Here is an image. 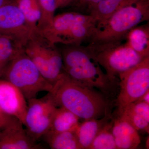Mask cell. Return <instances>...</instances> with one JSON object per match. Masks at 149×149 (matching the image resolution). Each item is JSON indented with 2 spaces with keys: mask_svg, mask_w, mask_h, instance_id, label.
I'll use <instances>...</instances> for the list:
<instances>
[{
  "mask_svg": "<svg viewBox=\"0 0 149 149\" xmlns=\"http://www.w3.org/2000/svg\"><path fill=\"white\" fill-rule=\"evenodd\" d=\"M49 93L56 107L65 108L80 119H98L110 114L111 102L97 90L71 80L64 72Z\"/></svg>",
  "mask_w": 149,
  "mask_h": 149,
  "instance_id": "1",
  "label": "cell"
},
{
  "mask_svg": "<svg viewBox=\"0 0 149 149\" xmlns=\"http://www.w3.org/2000/svg\"><path fill=\"white\" fill-rule=\"evenodd\" d=\"M63 70L73 81L93 88L111 102L119 82L111 80L86 46L64 45L60 49Z\"/></svg>",
  "mask_w": 149,
  "mask_h": 149,
  "instance_id": "2",
  "label": "cell"
},
{
  "mask_svg": "<svg viewBox=\"0 0 149 149\" xmlns=\"http://www.w3.org/2000/svg\"><path fill=\"white\" fill-rule=\"evenodd\" d=\"M149 0H132L100 24H97L88 43H103L124 40L129 31L149 22Z\"/></svg>",
  "mask_w": 149,
  "mask_h": 149,
  "instance_id": "3",
  "label": "cell"
},
{
  "mask_svg": "<svg viewBox=\"0 0 149 149\" xmlns=\"http://www.w3.org/2000/svg\"><path fill=\"white\" fill-rule=\"evenodd\" d=\"M97 24L90 15L67 12L55 15L52 24L39 31L56 45H81L89 42Z\"/></svg>",
  "mask_w": 149,
  "mask_h": 149,
  "instance_id": "4",
  "label": "cell"
},
{
  "mask_svg": "<svg viewBox=\"0 0 149 149\" xmlns=\"http://www.w3.org/2000/svg\"><path fill=\"white\" fill-rule=\"evenodd\" d=\"M111 80L119 82L118 75L139 63L144 58L125 42V39L103 43H88L85 46Z\"/></svg>",
  "mask_w": 149,
  "mask_h": 149,
  "instance_id": "5",
  "label": "cell"
},
{
  "mask_svg": "<svg viewBox=\"0 0 149 149\" xmlns=\"http://www.w3.org/2000/svg\"><path fill=\"white\" fill-rule=\"evenodd\" d=\"M1 77L18 88L27 100L36 98L42 91L49 93L53 87L43 77L24 50L8 65Z\"/></svg>",
  "mask_w": 149,
  "mask_h": 149,
  "instance_id": "6",
  "label": "cell"
},
{
  "mask_svg": "<svg viewBox=\"0 0 149 149\" xmlns=\"http://www.w3.org/2000/svg\"><path fill=\"white\" fill-rule=\"evenodd\" d=\"M24 50L43 77L53 86L64 72L60 49L37 29L32 32Z\"/></svg>",
  "mask_w": 149,
  "mask_h": 149,
  "instance_id": "7",
  "label": "cell"
},
{
  "mask_svg": "<svg viewBox=\"0 0 149 149\" xmlns=\"http://www.w3.org/2000/svg\"><path fill=\"white\" fill-rule=\"evenodd\" d=\"M118 110L136 101L149 90V56L118 75Z\"/></svg>",
  "mask_w": 149,
  "mask_h": 149,
  "instance_id": "8",
  "label": "cell"
},
{
  "mask_svg": "<svg viewBox=\"0 0 149 149\" xmlns=\"http://www.w3.org/2000/svg\"><path fill=\"white\" fill-rule=\"evenodd\" d=\"M27 101L24 125L28 135L36 142L49 130L57 107L49 93L41 98Z\"/></svg>",
  "mask_w": 149,
  "mask_h": 149,
  "instance_id": "9",
  "label": "cell"
},
{
  "mask_svg": "<svg viewBox=\"0 0 149 149\" xmlns=\"http://www.w3.org/2000/svg\"><path fill=\"white\" fill-rule=\"evenodd\" d=\"M34 30L13 0L0 7V34L10 37L24 48Z\"/></svg>",
  "mask_w": 149,
  "mask_h": 149,
  "instance_id": "10",
  "label": "cell"
},
{
  "mask_svg": "<svg viewBox=\"0 0 149 149\" xmlns=\"http://www.w3.org/2000/svg\"><path fill=\"white\" fill-rule=\"evenodd\" d=\"M26 100L18 88L0 78V107L3 112L16 118L23 125L27 108Z\"/></svg>",
  "mask_w": 149,
  "mask_h": 149,
  "instance_id": "11",
  "label": "cell"
},
{
  "mask_svg": "<svg viewBox=\"0 0 149 149\" xmlns=\"http://www.w3.org/2000/svg\"><path fill=\"white\" fill-rule=\"evenodd\" d=\"M18 119L13 120L0 129V149H40L32 140Z\"/></svg>",
  "mask_w": 149,
  "mask_h": 149,
  "instance_id": "12",
  "label": "cell"
},
{
  "mask_svg": "<svg viewBox=\"0 0 149 149\" xmlns=\"http://www.w3.org/2000/svg\"><path fill=\"white\" fill-rule=\"evenodd\" d=\"M111 132L118 149H136L141 143L137 130L119 116L113 120Z\"/></svg>",
  "mask_w": 149,
  "mask_h": 149,
  "instance_id": "13",
  "label": "cell"
},
{
  "mask_svg": "<svg viewBox=\"0 0 149 149\" xmlns=\"http://www.w3.org/2000/svg\"><path fill=\"white\" fill-rule=\"evenodd\" d=\"M111 118V114L102 118L84 120L80 123L76 130L77 140L81 149H88L99 132Z\"/></svg>",
  "mask_w": 149,
  "mask_h": 149,
  "instance_id": "14",
  "label": "cell"
},
{
  "mask_svg": "<svg viewBox=\"0 0 149 149\" xmlns=\"http://www.w3.org/2000/svg\"><path fill=\"white\" fill-rule=\"evenodd\" d=\"M125 42L133 50L146 58L149 56V22L138 25L127 33Z\"/></svg>",
  "mask_w": 149,
  "mask_h": 149,
  "instance_id": "15",
  "label": "cell"
},
{
  "mask_svg": "<svg viewBox=\"0 0 149 149\" xmlns=\"http://www.w3.org/2000/svg\"><path fill=\"white\" fill-rule=\"evenodd\" d=\"M80 118L68 110L57 107L54 114L50 128L47 133H57L75 130Z\"/></svg>",
  "mask_w": 149,
  "mask_h": 149,
  "instance_id": "16",
  "label": "cell"
},
{
  "mask_svg": "<svg viewBox=\"0 0 149 149\" xmlns=\"http://www.w3.org/2000/svg\"><path fill=\"white\" fill-rule=\"evenodd\" d=\"M76 130L57 133H47L42 137L51 149H81Z\"/></svg>",
  "mask_w": 149,
  "mask_h": 149,
  "instance_id": "17",
  "label": "cell"
},
{
  "mask_svg": "<svg viewBox=\"0 0 149 149\" xmlns=\"http://www.w3.org/2000/svg\"><path fill=\"white\" fill-rule=\"evenodd\" d=\"M132 0H101L91 10L97 24L102 23L112 15Z\"/></svg>",
  "mask_w": 149,
  "mask_h": 149,
  "instance_id": "18",
  "label": "cell"
},
{
  "mask_svg": "<svg viewBox=\"0 0 149 149\" xmlns=\"http://www.w3.org/2000/svg\"><path fill=\"white\" fill-rule=\"evenodd\" d=\"M23 50L10 37L0 34V77L8 65Z\"/></svg>",
  "mask_w": 149,
  "mask_h": 149,
  "instance_id": "19",
  "label": "cell"
},
{
  "mask_svg": "<svg viewBox=\"0 0 149 149\" xmlns=\"http://www.w3.org/2000/svg\"><path fill=\"white\" fill-rule=\"evenodd\" d=\"M23 14L27 24L34 30L41 17V12L38 0H13Z\"/></svg>",
  "mask_w": 149,
  "mask_h": 149,
  "instance_id": "20",
  "label": "cell"
},
{
  "mask_svg": "<svg viewBox=\"0 0 149 149\" xmlns=\"http://www.w3.org/2000/svg\"><path fill=\"white\" fill-rule=\"evenodd\" d=\"M107 123L88 149H118L111 132L113 120Z\"/></svg>",
  "mask_w": 149,
  "mask_h": 149,
  "instance_id": "21",
  "label": "cell"
},
{
  "mask_svg": "<svg viewBox=\"0 0 149 149\" xmlns=\"http://www.w3.org/2000/svg\"><path fill=\"white\" fill-rule=\"evenodd\" d=\"M41 12V17L37 25L41 31L52 23L57 9L56 0H38Z\"/></svg>",
  "mask_w": 149,
  "mask_h": 149,
  "instance_id": "22",
  "label": "cell"
},
{
  "mask_svg": "<svg viewBox=\"0 0 149 149\" xmlns=\"http://www.w3.org/2000/svg\"><path fill=\"white\" fill-rule=\"evenodd\" d=\"M118 116L128 121L137 131H143L149 133V122L143 117L125 107L118 111Z\"/></svg>",
  "mask_w": 149,
  "mask_h": 149,
  "instance_id": "23",
  "label": "cell"
},
{
  "mask_svg": "<svg viewBox=\"0 0 149 149\" xmlns=\"http://www.w3.org/2000/svg\"><path fill=\"white\" fill-rule=\"evenodd\" d=\"M101 0H74L71 5L80 11V13L89 14L92 9Z\"/></svg>",
  "mask_w": 149,
  "mask_h": 149,
  "instance_id": "24",
  "label": "cell"
},
{
  "mask_svg": "<svg viewBox=\"0 0 149 149\" xmlns=\"http://www.w3.org/2000/svg\"><path fill=\"white\" fill-rule=\"evenodd\" d=\"M125 107L140 115L149 122V104L144 102H135L128 104Z\"/></svg>",
  "mask_w": 149,
  "mask_h": 149,
  "instance_id": "25",
  "label": "cell"
},
{
  "mask_svg": "<svg viewBox=\"0 0 149 149\" xmlns=\"http://www.w3.org/2000/svg\"><path fill=\"white\" fill-rule=\"evenodd\" d=\"M14 117L6 114L0 107V129L4 128L13 120Z\"/></svg>",
  "mask_w": 149,
  "mask_h": 149,
  "instance_id": "26",
  "label": "cell"
},
{
  "mask_svg": "<svg viewBox=\"0 0 149 149\" xmlns=\"http://www.w3.org/2000/svg\"><path fill=\"white\" fill-rule=\"evenodd\" d=\"M74 0H56L57 8H63L71 5Z\"/></svg>",
  "mask_w": 149,
  "mask_h": 149,
  "instance_id": "27",
  "label": "cell"
},
{
  "mask_svg": "<svg viewBox=\"0 0 149 149\" xmlns=\"http://www.w3.org/2000/svg\"><path fill=\"white\" fill-rule=\"evenodd\" d=\"M136 102H144L146 103L149 104V90L147 91Z\"/></svg>",
  "mask_w": 149,
  "mask_h": 149,
  "instance_id": "28",
  "label": "cell"
},
{
  "mask_svg": "<svg viewBox=\"0 0 149 149\" xmlns=\"http://www.w3.org/2000/svg\"><path fill=\"white\" fill-rule=\"evenodd\" d=\"M10 1V0H0V7Z\"/></svg>",
  "mask_w": 149,
  "mask_h": 149,
  "instance_id": "29",
  "label": "cell"
}]
</instances>
